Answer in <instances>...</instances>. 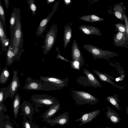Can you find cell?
<instances>
[{"label": "cell", "instance_id": "32", "mask_svg": "<svg viewBox=\"0 0 128 128\" xmlns=\"http://www.w3.org/2000/svg\"><path fill=\"white\" fill-rule=\"evenodd\" d=\"M56 50L58 52V54L57 56V57H56L57 59L60 58V59L61 60H64V61H65L66 62H69L70 63L72 62V61L71 62V61H69L68 60L66 59V58H64V57L62 56H61L60 55V51L59 50V48H58V47H56Z\"/></svg>", "mask_w": 128, "mask_h": 128}, {"label": "cell", "instance_id": "4", "mask_svg": "<svg viewBox=\"0 0 128 128\" xmlns=\"http://www.w3.org/2000/svg\"><path fill=\"white\" fill-rule=\"evenodd\" d=\"M74 91V94L76 95L73 96V98L77 104H94L98 102L97 98L88 93L82 91Z\"/></svg>", "mask_w": 128, "mask_h": 128}, {"label": "cell", "instance_id": "14", "mask_svg": "<svg viewBox=\"0 0 128 128\" xmlns=\"http://www.w3.org/2000/svg\"><path fill=\"white\" fill-rule=\"evenodd\" d=\"M100 110H98L85 113L83 114L80 118L75 120V122H81L79 126H82L91 122L100 114Z\"/></svg>", "mask_w": 128, "mask_h": 128}, {"label": "cell", "instance_id": "23", "mask_svg": "<svg viewBox=\"0 0 128 128\" xmlns=\"http://www.w3.org/2000/svg\"><path fill=\"white\" fill-rule=\"evenodd\" d=\"M97 14L84 15L79 18L81 20L88 22H96L102 21L104 19L97 16Z\"/></svg>", "mask_w": 128, "mask_h": 128}, {"label": "cell", "instance_id": "3", "mask_svg": "<svg viewBox=\"0 0 128 128\" xmlns=\"http://www.w3.org/2000/svg\"><path fill=\"white\" fill-rule=\"evenodd\" d=\"M83 47L92 54L95 60L98 58H104L108 61L109 58L118 56L116 54L113 52L103 50L90 44L84 45Z\"/></svg>", "mask_w": 128, "mask_h": 128}, {"label": "cell", "instance_id": "34", "mask_svg": "<svg viewBox=\"0 0 128 128\" xmlns=\"http://www.w3.org/2000/svg\"><path fill=\"white\" fill-rule=\"evenodd\" d=\"M124 75H122L116 78V80L117 82L119 81H122L124 79Z\"/></svg>", "mask_w": 128, "mask_h": 128}, {"label": "cell", "instance_id": "17", "mask_svg": "<svg viewBox=\"0 0 128 128\" xmlns=\"http://www.w3.org/2000/svg\"><path fill=\"white\" fill-rule=\"evenodd\" d=\"M79 28L80 31L85 35H101L100 30L94 26L83 25L79 26Z\"/></svg>", "mask_w": 128, "mask_h": 128}, {"label": "cell", "instance_id": "30", "mask_svg": "<svg viewBox=\"0 0 128 128\" xmlns=\"http://www.w3.org/2000/svg\"><path fill=\"white\" fill-rule=\"evenodd\" d=\"M71 66L72 68L80 70V63L77 61H72L71 63Z\"/></svg>", "mask_w": 128, "mask_h": 128}, {"label": "cell", "instance_id": "28", "mask_svg": "<svg viewBox=\"0 0 128 128\" xmlns=\"http://www.w3.org/2000/svg\"><path fill=\"white\" fill-rule=\"evenodd\" d=\"M29 4V8L33 16H34L36 11L37 7L34 0H28L26 2Z\"/></svg>", "mask_w": 128, "mask_h": 128}, {"label": "cell", "instance_id": "18", "mask_svg": "<svg viewBox=\"0 0 128 128\" xmlns=\"http://www.w3.org/2000/svg\"><path fill=\"white\" fill-rule=\"evenodd\" d=\"M106 107L107 111L105 113L106 118L109 119L114 124L120 122L121 119L118 114L108 106H107Z\"/></svg>", "mask_w": 128, "mask_h": 128}, {"label": "cell", "instance_id": "21", "mask_svg": "<svg viewBox=\"0 0 128 128\" xmlns=\"http://www.w3.org/2000/svg\"><path fill=\"white\" fill-rule=\"evenodd\" d=\"M84 73L86 76L88 81L91 84L92 86L94 87H102L99 82L94 76L88 70L84 69L83 70Z\"/></svg>", "mask_w": 128, "mask_h": 128}, {"label": "cell", "instance_id": "1", "mask_svg": "<svg viewBox=\"0 0 128 128\" xmlns=\"http://www.w3.org/2000/svg\"><path fill=\"white\" fill-rule=\"evenodd\" d=\"M25 82L26 83L22 87L28 90H42L46 91L61 89L59 87L47 82H43L28 77Z\"/></svg>", "mask_w": 128, "mask_h": 128}, {"label": "cell", "instance_id": "19", "mask_svg": "<svg viewBox=\"0 0 128 128\" xmlns=\"http://www.w3.org/2000/svg\"><path fill=\"white\" fill-rule=\"evenodd\" d=\"M93 70L94 73L102 81L108 82L112 84L115 87L120 89H125V88L124 87L118 86L113 82L111 80V79L114 80V78L111 76L107 74L104 72L103 74L97 70Z\"/></svg>", "mask_w": 128, "mask_h": 128}, {"label": "cell", "instance_id": "11", "mask_svg": "<svg viewBox=\"0 0 128 128\" xmlns=\"http://www.w3.org/2000/svg\"><path fill=\"white\" fill-rule=\"evenodd\" d=\"M13 12L12 13L9 21L10 24V36L11 37L9 44L12 47L14 34L18 16L20 14V10L19 8L14 7Z\"/></svg>", "mask_w": 128, "mask_h": 128}, {"label": "cell", "instance_id": "15", "mask_svg": "<svg viewBox=\"0 0 128 128\" xmlns=\"http://www.w3.org/2000/svg\"><path fill=\"white\" fill-rule=\"evenodd\" d=\"M20 107L24 116L32 121L34 111L32 104L30 102L24 100L22 104Z\"/></svg>", "mask_w": 128, "mask_h": 128}, {"label": "cell", "instance_id": "25", "mask_svg": "<svg viewBox=\"0 0 128 128\" xmlns=\"http://www.w3.org/2000/svg\"><path fill=\"white\" fill-rule=\"evenodd\" d=\"M106 98L107 100L115 108L118 110H122L118 103L120 101L117 94H114L113 96H108Z\"/></svg>", "mask_w": 128, "mask_h": 128}, {"label": "cell", "instance_id": "13", "mask_svg": "<svg viewBox=\"0 0 128 128\" xmlns=\"http://www.w3.org/2000/svg\"><path fill=\"white\" fill-rule=\"evenodd\" d=\"M69 120L68 114L66 112L54 118L50 119L46 122L52 126H54L57 124L63 126L67 124Z\"/></svg>", "mask_w": 128, "mask_h": 128}, {"label": "cell", "instance_id": "7", "mask_svg": "<svg viewBox=\"0 0 128 128\" xmlns=\"http://www.w3.org/2000/svg\"><path fill=\"white\" fill-rule=\"evenodd\" d=\"M17 70H13L12 79L9 85L6 88L7 96L11 99L14 97L19 87L21 86Z\"/></svg>", "mask_w": 128, "mask_h": 128}, {"label": "cell", "instance_id": "8", "mask_svg": "<svg viewBox=\"0 0 128 128\" xmlns=\"http://www.w3.org/2000/svg\"><path fill=\"white\" fill-rule=\"evenodd\" d=\"M25 51L22 48L21 49H15L12 50V46L10 44L6 52L7 66L11 65L15 60L19 61L23 52Z\"/></svg>", "mask_w": 128, "mask_h": 128}, {"label": "cell", "instance_id": "10", "mask_svg": "<svg viewBox=\"0 0 128 128\" xmlns=\"http://www.w3.org/2000/svg\"><path fill=\"white\" fill-rule=\"evenodd\" d=\"M40 79L42 81L49 82L59 87L61 89L65 86H67L68 81V78L62 79L54 76H41Z\"/></svg>", "mask_w": 128, "mask_h": 128}, {"label": "cell", "instance_id": "16", "mask_svg": "<svg viewBox=\"0 0 128 128\" xmlns=\"http://www.w3.org/2000/svg\"><path fill=\"white\" fill-rule=\"evenodd\" d=\"M60 103L54 104L50 107L45 113L42 115V117L43 120L42 122H47L54 116L56 113L60 109Z\"/></svg>", "mask_w": 128, "mask_h": 128}, {"label": "cell", "instance_id": "42", "mask_svg": "<svg viewBox=\"0 0 128 128\" xmlns=\"http://www.w3.org/2000/svg\"><path fill=\"white\" fill-rule=\"evenodd\" d=\"M46 128V127H44V128Z\"/></svg>", "mask_w": 128, "mask_h": 128}, {"label": "cell", "instance_id": "20", "mask_svg": "<svg viewBox=\"0 0 128 128\" xmlns=\"http://www.w3.org/2000/svg\"><path fill=\"white\" fill-rule=\"evenodd\" d=\"M72 30L69 24H67L64 26V44L66 50L68 44L70 42L72 37Z\"/></svg>", "mask_w": 128, "mask_h": 128}, {"label": "cell", "instance_id": "35", "mask_svg": "<svg viewBox=\"0 0 128 128\" xmlns=\"http://www.w3.org/2000/svg\"><path fill=\"white\" fill-rule=\"evenodd\" d=\"M124 17L126 25V31L127 32H128V21H127V18L126 16L125 15H124Z\"/></svg>", "mask_w": 128, "mask_h": 128}, {"label": "cell", "instance_id": "5", "mask_svg": "<svg viewBox=\"0 0 128 128\" xmlns=\"http://www.w3.org/2000/svg\"><path fill=\"white\" fill-rule=\"evenodd\" d=\"M21 18L20 14L18 18L12 43V49H21L23 48L24 40L22 29Z\"/></svg>", "mask_w": 128, "mask_h": 128}, {"label": "cell", "instance_id": "37", "mask_svg": "<svg viewBox=\"0 0 128 128\" xmlns=\"http://www.w3.org/2000/svg\"><path fill=\"white\" fill-rule=\"evenodd\" d=\"M4 125L5 128H13L12 125L8 123H6Z\"/></svg>", "mask_w": 128, "mask_h": 128}, {"label": "cell", "instance_id": "39", "mask_svg": "<svg viewBox=\"0 0 128 128\" xmlns=\"http://www.w3.org/2000/svg\"><path fill=\"white\" fill-rule=\"evenodd\" d=\"M55 1V0H47V4H49Z\"/></svg>", "mask_w": 128, "mask_h": 128}, {"label": "cell", "instance_id": "29", "mask_svg": "<svg viewBox=\"0 0 128 128\" xmlns=\"http://www.w3.org/2000/svg\"><path fill=\"white\" fill-rule=\"evenodd\" d=\"M0 18H1L5 31L6 32V30L5 26L6 18L5 13L0 0Z\"/></svg>", "mask_w": 128, "mask_h": 128}, {"label": "cell", "instance_id": "2", "mask_svg": "<svg viewBox=\"0 0 128 128\" xmlns=\"http://www.w3.org/2000/svg\"><path fill=\"white\" fill-rule=\"evenodd\" d=\"M58 28V25L54 24L46 34L44 45L42 46L44 55L47 54L56 42Z\"/></svg>", "mask_w": 128, "mask_h": 128}, {"label": "cell", "instance_id": "24", "mask_svg": "<svg viewBox=\"0 0 128 128\" xmlns=\"http://www.w3.org/2000/svg\"><path fill=\"white\" fill-rule=\"evenodd\" d=\"M4 28L1 18H0V40L1 46H5L10 42L5 33Z\"/></svg>", "mask_w": 128, "mask_h": 128}, {"label": "cell", "instance_id": "6", "mask_svg": "<svg viewBox=\"0 0 128 128\" xmlns=\"http://www.w3.org/2000/svg\"><path fill=\"white\" fill-rule=\"evenodd\" d=\"M30 100L36 104L43 105L47 107L60 103L56 98L45 94L34 95L31 97Z\"/></svg>", "mask_w": 128, "mask_h": 128}, {"label": "cell", "instance_id": "40", "mask_svg": "<svg viewBox=\"0 0 128 128\" xmlns=\"http://www.w3.org/2000/svg\"><path fill=\"white\" fill-rule=\"evenodd\" d=\"M126 110L127 114L128 115V106L126 107Z\"/></svg>", "mask_w": 128, "mask_h": 128}, {"label": "cell", "instance_id": "41", "mask_svg": "<svg viewBox=\"0 0 128 128\" xmlns=\"http://www.w3.org/2000/svg\"><path fill=\"white\" fill-rule=\"evenodd\" d=\"M114 128L112 127H108V126H106L105 128Z\"/></svg>", "mask_w": 128, "mask_h": 128}, {"label": "cell", "instance_id": "38", "mask_svg": "<svg viewBox=\"0 0 128 128\" xmlns=\"http://www.w3.org/2000/svg\"><path fill=\"white\" fill-rule=\"evenodd\" d=\"M9 0H4L5 5L6 7V8L7 9L9 6Z\"/></svg>", "mask_w": 128, "mask_h": 128}, {"label": "cell", "instance_id": "36", "mask_svg": "<svg viewBox=\"0 0 128 128\" xmlns=\"http://www.w3.org/2000/svg\"><path fill=\"white\" fill-rule=\"evenodd\" d=\"M64 2L65 4L66 5H70L71 3L72 0H64Z\"/></svg>", "mask_w": 128, "mask_h": 128}, {"label": "cell", "instance_id": "12", "mask_svg": "<svg viewBox=\"0 0 128 128\" xmlns=\"http://www.w3.org/2000/svg\"><path fill=\"white\" fill-rule=\"evenodd\" d=\"M71 55L72 61H78L80 63V67L83 65L84 63V58L75 39L72 44Z\"/></svg>", "mask_w": 128, "mask_h": 128}, {"label": "cell", "instance_id": "26", "mask_svg": "<svg viewBox=\"0 0 128 128\" xmlns=\"http://www.w3.org/2000/svg\"><path fill=\"white\" fill-rule=\"evenodd\" d=\"M10 76V71L8 70L7 68H4L0 75V83L4 84L6 83L8 80Z\"/></svg>", "mask_w": 128, "mask_h": 128}, {"label": "cell", "instance_id": "9", "mask_svg": "<svg viewBox=\"0 0 128 128\" xmlns=\"http://www.w3.org/2000/svg\"><path fill=\"white\" fill-rule=\"evenodd\" d=\"M59 2H56L54 5L52 11L48 14L46 17L42 19L40 22L36 33V35L38 37L41 36L48 22L52 16L57 10L59 5Z\"/></svg>", "mask_w": 128, "mask_h": 128}, {"label": "cell", "instance_id": "22", "mask_svg": "<svg viewBox=\"0 0 128 128\" xmlns=\"http://www.w3.org/2000/svg\"><path fill=\"white\" fill-rule=\"evenodd\" d=\"M20 97L18 93L14 97L12 103L13 112L14 118H17L20 108Z\"/></svg>", "mask_w": 128, "mask_h": 128}, {"label": "cell", "instance_id": "33", "mask_svg": "<svg viewBox=\"0 0 128 128\" xmlns=\"http://www.w3.org/2000/svg\"><path fill=\"white\" fill-rule=\"evenodd\" d=\"M118 26H117L118 28V30L120 32H126V28L124 26L122 25H119Z\"/></svg>", "mask_w": 128, "mask_h": 128}, {"label": "cell", "instance_id": "27", "mask_svg": "<svg viewBox=\"0 0 128 128\" xmlns=\"http://www.w3.org/2000/svg\"><path fill=\"white\" fill-rule=\"evenodd\" d=\"M8 98L6 88L3 87L1 88L0 90V105L3 104L4 102Z\"/></svg>", "mask_w": 128, "mask_h": 128}, {"label": "cell", "instance_id": "31", "mask_svg": "<svg viewBox=\"0 0 128 128\" xmlns=\"http://www.w3.org/2000/svg\"><path fill=\"white\" fill-rule=\"evenodd\" d=\"M32 121H28L24 118L23 122V128H32Z\"/></svg>", "mask_w": 128, "mask_h": 128}]
</instances>
